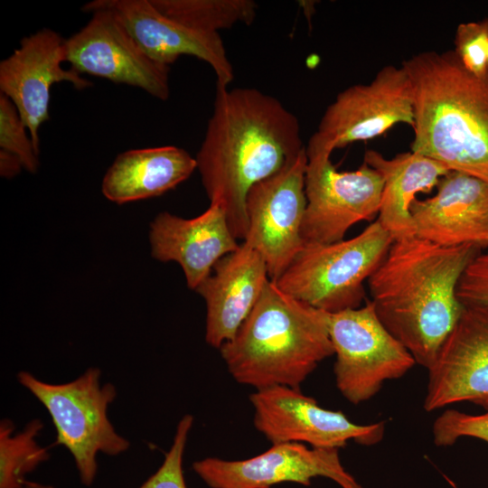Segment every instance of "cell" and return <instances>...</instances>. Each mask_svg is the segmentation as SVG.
Instances as JSON below:
<instances>
[{"label": "cell", "instance_id": "6da1fadb", "mask_svg": "<svg viewBox=\"0 0 488 488\" xmlns=\"http://www.w3.org/2000/svg\"><path fill=\"white\" fill-rule=\"evenodd\" d=\"M305 148L297 117L277 99L256 89L216 84L195 160L210 204L224 211L237 239L247 237L249 189Z\"/></svg>", "mask_w": 488, "mask_h": 488}, {"label": "cell", "instance_id": "7a4b0ae2", "mask_svg": "<svg viewBox=\"0 0 488 488\" xmlns=\"http://www.w3.org/2000/svg\"><path fill=\"white\" fill-rule=\"evenodd\" d=\"M482 249L442 246L418 236L394 239L368 279L378 318L427 370L460 318L464 305L456 288Z\"/></svg>", "mask_w": 488, "mask_h": 488}, {"label": "cell", "instance_id": "3957f363", "mask_svg": "<svg viewBox=\"0 0 488 488\" xmlns=\"http://www.w3.org/2000/svg\"><path fill=\"white\" fill-rule=\"evenodd\" d=\"M412 88L411 152L488 183V73L477 77L454 51L402 61Z\"/></svg>", "mask_w": 488, "mask_h": 488}, {"label": "cell", "instance_id": "277c9868", "mask_svg": "<svg viewBox=\"0 0 488 488\" xmlns=\"http://www.w3.org/2000/svg\"><path fill=\"white\" fill-rule=\"evenodd\" d=\"M219 350L239 384L255 390L300 389L319 363L334 354L329 313L289 296L269 280L236 334Z\"/></svg>", "mask_w": 488, "mask_h": 488}, {"label": "cell", "instance_id": "5b68a950", "mask_svg": "<svg viewBox=\"0 0 488 488\" xmlns=\"http://www.w3.org/2000/svg\"><path fill=\"white\" fill-rule=\"evenodd\" d=\"M17 380L48 411L56 444L71 455L83 485L93 483L99 453L117 456L129 448V441L116 431L108 416L117 389L110 382L101 383L99 368H88L65 383L45 382L28 371H20Z\"/></svg>", "mask_w": 488, "mask_h": 488}, {"label": "cell", "instance_id": "8992f818", "mask_svg": "<svg viewBox=\"0 0 488 488\" xmlns=\"http://www.w3.org/2000/svg\"><path fill=\"white\" fill-rule=\"evenodd\" d=\"M393 240L376 220L354 238L303 246L274 282L289 296L329 314L358 308L365 296L364 281Z\"/></svg>", "mask_w": 488, "mask_h": 488}, {"label": "cell", "instance_id": "52a82bcc", "mask_svg": "<svg viewBox=\"0 0 488 488\" xmlns=\"http://www.w3.org/2000/svg\"><path fill=\"white\" fill-rule=\"evenodd\" d=\"M335 383L353 405L371 399L385 381L404 376L416 364L411 353L385 328L368 301L329 314Z\"/></svg>", "mask_w": 488, "mask_h": 488}, {"label": "cell", "instance_id": "ba28073f", "mask_svg": "<svg viewBox=\"0 0 488 488\" xmlns=\"http://www.w3.org/2000/svg\"><path fill=\"white\" fill-rule=\"evenodd\" d=\"M306 208L301 227L303 245L330 244L347 230L379 213L383 178L363 162L355 171L339 172L331 162L333 150L305 146Z\"/></svg>", "mask_w": 488, "mask_h": 488}, {"label": "cell", "instance_id": "9c48e42d", "mask_svg": "<svg viewBox=\"0 0 488 488\" xmlns=\"http://www.w3.org/2000/svg\"><path fill=\"white\" fill-rule=\"evenodd\" d=\"M306 168L305 148L247 194L249 226L243 242L261 255L272 281L280 277L304 246L301 227L307 203Z\"/></svg>", "mask_w": 488, "mask_h": 488}, {"label": "cell", "instance_id": "30bf717a", "mask_svg": "<svg viewBox=\"0 0 488 488\" xmlns=\"http://www.w3.org/2000/svg\"><path fill=\"white\" fill-rule=\"evenodd\" d=\"M256 429L272 445L300 443L314 448L339 449L351 440L362 446L380 442L385 421L352 422L342 411L322 408L300 389L273 386L249 396Z\"/></svg>", "mask_w": 488, "mask_h": 488}, {"label": "cell", "instance_id": "8fae6325", "mask_svg": "<svg viewBox=\"0 0 488 488\" xmlns=\"http://www.w3.org/2000/svg\"><path fill=\"white\" fill-rule=\"evenodd\" d=\"M398 123L413 127L412 88L402 66L388 65L370 83L340 92L308 142L334 150L371 139Z\"/></svg>", "mask_w": 488, "mask_h": 488}, {"label": "cell", "instance_id": "7c38bea8", "mask_svg": "<svg viewBox=\"0 0 488 488\" xmlns=\"http://www.w3.org/2000/svg\"><path fill=\"white\" fill-rule=\"evenodd\" d=\"M90 20L65 39L66 58L80 74L139 88L155 99L170 95V66L150 58L110 11L82 9Z\"/></svg>", "mask_w": 488, "mask_h": 488}, {"label": "cell", "instance_id": "4fadbf2b", "mask_svg": "<svg viewBox=\"0 0 488 488\" xmlns=\"http://www.w3.org/2000/svg\"><path fill=\"white\" fill-rule=\"evenodd\" d=\"M192 470L211 488H270L287 482L308 486L316 477L331 479L341 488H363L343 467L339 449L300 443L275 444L243 460L206 457L195 461Z\"/></svg>", "mask_w": 488, "mask_h": 488}, {"label": "cell", "instance_id": "5bb4252c", "mask_svg": "<svg viewBox=\"0 0 488 488\" xmlns=\"http://www.w3.org/2000/svg\"><path fill=\"white\" fill-rule=\"evenodd\" d=\"M64 61L65 39L43 28L22 39L19 47L0 62L1 94L17 108L39 154V131L50 117L52 86L67 81L81 90L91 85L74 69L65 70Z\"/></svg>", "mask_w": 488, "mask_h": 488}, {"label": "cell", "instance_id": "9a60e30c", "mask_svg": "<svg viewBox=\"0 0 488 488\" xmlns=\"http://www.w3.org/2000/svg\"><path fill=\"white\" fill-rule=\"evenodd\" d=\"M427 371L426 411L470 402L488 412V306L464 305Z\"/></svg>", "mask_w": 488, "mask_h": 488}, {"label": "cell", "instance_id": "2e32d148", "mask_svg": "<svg viewBox=\"0 0 488 488\" xmlns=\"http://www.w3.org/2000/svg\"><path fill=\"white\" fill-rule=\"evenodd\" d=\"M88 8H103L113 13L146 54L157 62L170 66L182 55H190L212 68L217 85L228 87L234 78L220 33L197 30L169 18L151 0H93L82 6Z\"/></svg>", "mask_w": 488, "mask_h": 488}, {"label": "cell", "instance_id": "e0dca14e", "mask_svg": "<svg viewBox=\"0 0 488 488\" xmlns=\"http://www.w3.org/2000/svg\"><path fill=\"white\" fill-rule=\"evenodd\" d=\"M436 187L433 197L416 199L411 204L416 236L447 247H488V183L449 171Z\"/></svg>", "mask_w": 488, "mask_h": 488}, {"label": "cell", "instance_id": "ac0fdd59", "mask_svg": "<svg viewBox=\"0 0 488 488\" xmlns=\"http://www.w3.org/2000/svg\"><path fill=\"white\" fill-rule=\"evenodd\" d=\"M211 272L195 290L206 304L205 341L220 349L236 334L270 279L261 255L245 242Z\"/></svg>", "mask_w": 488, "mask_h": 488}, {"label": "cell", "instance_id": "d6986e66", "mask_svg": "<svg viewBox=\"0 0 488 488\" xmlns=\"http://www.w3.org/2000/svg\"><path fill=\"white\" fill-rule=\"evenodd\" d=\"M149 239L152 256L160 261L177 262L188 287L194 290L222 257L240 247L224 211L216 204H210L192 219L166 211L159 213L150 225Z\"/></svg>", "mask_w": 488, "mask_h": 488}, {"label": "cell", "instance_id": "ffe728a7", "mask_svg": "<svg viewBox=\"0 0 488 488\" xmlns=\"http://www.w3.org/2000/svg\"><path fill=\"white\" fill-rule=\"evenodd\" d=\"M197 169L195 157L174 145L132 149L117 156L102 181V193L117 204L160 196Z\"/></svg>", "mask_w": 488, "mask_h": 488}, {"label": "cell", "instance_id": "44dd1931", "mask_svg": "<svg viewBox=\"0 0 488 488\" xmlns=\"http://www.w3.org/2000/svg\"><path fill=\"white\" fill-rule=\"evenodd\" d=\"M363 162L383 178L377 220L393 239L416 236L410 213L416 194L430 192L450 170L434 159L411 151L387 159L377 151L368 150Z\"/></svg>", "mask_w": 488, "mask_h": 488}, {"label": "cell", "instance_id": "7402d4cb", "mask_svg": "<svg viewBox=\"0 0 488 488\" xmlns=\"http://www.w3.org/2000/svg\"><path fill=\"white\" fill-rule=\"evenodd\" d=\"M165 16L192 28L218 33L239 23L249 25L257 14L252 0H151Z\"/></svg>", "mask_w": 488, "mask_h": 488}, {"label": "cell", "instance_id": "603a6c76", "mask_svg": "<svg viewBox=\"0 0 488 488\" xmlns=\"http://www.w3.org/2000/svg\"><path fill=\"white\" fill-rule=\"evenodd\" d=\"M39 418L15 432L11 419L0 422V488H23L25 476L50 458L48 448L37 443L43 428Z\"/></svg>", "mask_w": 488, "mask_h": 488}, {"label": "cell", "instance_id": "cb8c5ba5", "mask_svg": "<svg viewBox=\"0 0 488 488\" xmlns=\"http://www.w3.org/2000/svg\"><path fill=\"white\" fill-rule=\"evenodd\" d=\"M0 150L17 156L26 171H37L39 153L28 128L14 103L3 94L0 95Z\"/></svg>", "mask_w": 488, "mask_h": 488}, {"label": "cell", "instance_id": "d4e9b609", "mask_svg": "<svg viewBox=\"0 0 488 488\" xmlns=\"http://www.w3.org/2000/svg\"><path fill=\"white\" fill-rule=\"evenodd\" d=\"M433 442L436 446L454 445L461 437H474L488 443V412L471 415L446 409L434 421Z\"/></svg>", "mask_w": 488, "mask_h": 488}, {"label": "cell", "instance_id": "484cf974", "mask_svg": "<svg viewBox=\"0 0 488 488\" xmlns=\"http://www.w3.org/2000/svg\"><path fill=\"white\" fill-rule=\"evenodd\" d=\"M454 52L470 73L477 77H483L488 73V16L478 22L458 25Z\"/></svg>", "mask_w": 488, "mask_h": 488}, {"label": "cell", "instance_id": "4316f807", "mask_svg": "<svg viewBox=\"0 0 488 488\" xmlns=\"http://www.w3.org/2000/svg\"><path fill=\"white\" fill-rule=\"evenodd\" d=\"M194 418L184 415L176 426L169 450L160 467L138 488H187L183 472V459L189 432Z\"/></svg>", "mask_w": 488, "mask_h": 488}, {"label": "cell", "instance_id": "83f0119b", "mask_svg": "<svg viewBox=\"0 0 488 488\" xmlns=\"http://www.w3.org/2000/svg\"><path fill=\"white\" fill-rule=\"evenodd\" d=\"M456 296L463 305L488 306V250L480 252L463 273Z\"/></svg>", "mask_w": 488, "mask_h": 488}, {"label": "cell", "instance_id": "f1b7e54d", "mask_svg": "<svg viewBox=\"0 0 488 488\" xmlns=\"http://www.w3.org/2000/svg\"><path fill=\"white\" fill-rule=\"evenodd\" d=\"M23 168L20 159L4 150H0V173L5 178H12Z\"/></svg>", "mask_w": 488, "mask_h": 488}, {"label": "cell", "instance_id": "f546056e", "mask_svg": "<svg viewBox=\"0 0 488 488\" xmlns=\"http://www.w3.org/2000/svg\"><path fill=\"white\" fill-rule=\"evenodd\" d=\"M23 488H53L52 485L43 484L37 482L25 481Z\"/></svg>", "mask_w": 488, "mask_h": 488}, {"label": "cell", "instance_id": "4dcf8cb0", "mask_svg": "<svg viewBox=\"0 0 488 488\" xmlns=\"http://www.w3.org/2000/svg\"><path fill=\"white\" fill-rule=\"evenodd\" d=\"M487 66H488V52H487Z\"/></svg>", "mask_w": 488, "mask_h": 488}]
</instances>
